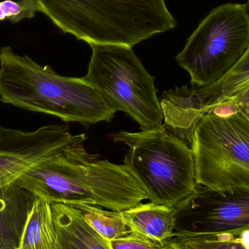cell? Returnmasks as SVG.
<instances>
[{
    "label": "cell",
    "instance_id": "1",
    "mask_svg": "<svg viewBox=\"0 0 249 249\" xmlns=\"http://www.w3.org/2000/svg\"><path fill=\"white\" fill-rule=\"evenodd\" d=\"M16 182L51 203L93 205L115 212L148 199L124 165L93 159L83 143L64 146L25 171Z\"/></svg>",
    "mask_w": 249,
    "mask_h": 249
},
{
    "label": "cell",
    "instance_id": "2",
    "mask_svg": "<svg viewBox=\"0 0 249 249\" xmlns=\"http://www.w3.org/2000/svg\"><path fill=\"white\" fill-rule=\"evenodd\" d=\"M0 100L64 122L95 124L116 113L83 77L59 75L9 46L0 49Z\"/></svg>",
    "mask_w": 249,
    "mask_h": 249
},
{
    "label": "cell",
    "instance_id": "3",
    "mask_svg": "<svg viewBox=\"0 0 249 249\" xmlns=\"http://www.w3.org/2000/svg\"><path fill=\"white\" fill-rule=\"evenodd\" d=\"M64 33L89 45L136 44L174 29L165 0H36Z\"/></svg>",
    "mask_w": 249,
    "mask_h": 249
},
{
    "label": "cell",
    "instance_id": "4",
    "mask_svg": "<svg viewBox=\"0 0 249 249\" xmlns=\"http://www.w3.org/2000/svg\"><path fill=\"white\" fill-rule=\"evenodd\" d=\"M113 136L128 146L124 165L151 203L175 209L193 194L197 182L192 148L164 124Z\"/></svg>",
    "mask_w": 249,
    "mask_h": 249
},
{
    "label": "cell",
    "instance_id": "5",
    "mask_svg": "<svg viewBox=\"0 0 249 249\" xmlns=\"http://www.w3.org/2000/svg\"><path fill=\"white\" fill-rule=\"evenodd\" d=\"M190 143L197 184L249 191V121L232 104L215 105L196 125Z\"/></svg>",
    "mask_w": 249,
    "mask_h": 249
},
{
    "label": "cell",
    "instance_id": "6",
    "mask_svg": "<svg viewBox=\"0 0 249 249\" xmlns=\"http://www.w3.org/2000/svg\"><path fill=\"white\" fill-rule=\"evenodd\" d=\"M90 46L92 55L85 80L112 109L130 115L142 130L160 127L164 116L155 79L132 48L117 45Z\"/></svg>",
    "mask_w": 249,
    "mask_h": 249
},
{
    "label": "cell",
    "instance_id": "7",
    "mask_svg": "<svg viewBox=\"0 0 249 249\" xmlns=\"http://www.w3.org/2000/svg\"><path fill=\"white\" fill-rule=\"evenodd\" d=\"M249 46L247 4L227 3L199 23L176 59L190 74L193 86L206 87L225 77Z\"/></svg>",
    "mask_w": 249,
    "mask_h": 249
},
{
    "label": "cell",
    "instance_id": "8",
    "mask_svg": "<svg viewBox=\"0 0 249 249\" xmlns=\"http://www.w3.org/2000/svg\"><path fill=\"white\" fill-rule=\"evenodd\" d=\"M174 209L176 232L218 234L249 231V190L219 191L197 184L193 194Z\"/></svg>",
    "mask_w": 249,
    "mask_h": 249
},
{
    "label": "cell",
    "instance_id": "9",
    "mask_svg": "<svg viewBox=\"0 0 249 249\" xmlns=\"http://www.w3.org/2000/svg\"><path fill=\"white\" fill-rule=\"evenodd\" d=\"M86 134L71 135L68 126L49 124L23 131L0 124V187L15 182L20 175L64 146L83 143Z\"/></svg>",
    "mask_w": 249,
    "mask_h": 249
},
{
    "label": "cell",
    "instance_id": "10",
    "mask_svg": "<svg viewBox=\"0 0 249 249\" xmlns=\"http://www.w3.org/2000/svg\"><path fill=\"white\" fill-rule=\"evenodd\" d=\"M36 198L16 181L0 187V249H18Z\"/></svg>",
    "mask_w": 249,
    "mask_h": 249
},
{
    "label": "cell",
    "instance_id": "11",
    "mask_svg": "<svg viewBox=\"0 0 249 249\" xmlns=\"http://www.w3.org/2000/svg\"><path fill=\"white\" fill-rule=\"evenodd\" d=\"M51 204L56 232L54 249H112L109 241L87 225L77 208Z\"/></svg>",
    "mask_w": 249,
    "mask_h": 249
},
{
    "label": "cell",
    "instance_id": "12",
    "mask_svg": "<svg viewBox=\"0 0 249 249\" xmlns=\"http://www.w3.org/2000/svg\"><path fill=\"white\" fill-rule=\"evenodd\" d=\"M130 232L139 234L165 246L175 235L176 211L174 208L155 203L137 205L122 211Z\"/></svg>",
    "mask_w": 249,
    "mask_h": 249
},
{
    "label": "cell",
    "instance_id": "13",
    "mask_svg": "<svg viewBox=\"0 0 249 249\" xmlns=\"http://www.w3.org/2000/svg\"><path fill=\"white\" fill-rule=\"evenodd\" d=\"M55 239L52 204L37 197L28 218L18 249H54Z\"/></svg>",
    "mask_w": 249,
    "mask_h": 249
},
{
    "label": "cell",
    "instance_id": "14",
    "mask_svg": "<svg viewBox=\"0 0 249 249\" xmlns=\"http://www.w3.org/2000/svg\"><path fill=\"white\" fill-rule=\"evenodd\" d=\"M168 244L180 249H249V231L218 234L175 232Z\"/></svg>",
    "mask_w": 249,
    "mask_h": 249
},
{
    "label": "cell",
    "instance_id": "15",
    "mask_svg": "<svg viewBox=\"0 0 249 249\" xmlns=\"http://www.w3.org/2000/svg\"><path fill=\"white\" fill-rule=\"evenodd\" d=\"M73 206L80 210L87 225L107 241L122 238L130 232L121 212L104 210L100 206L93 205L78 204Z\"/></svg>",
    "mask_w": 249,
    "mask_h": 249
},
{
    "label": "cell",
    "instance_id": "16",
    "mask_svg": "<svg viewBox=\"0 0 249 249\" xmlns=\"http://www.w3.org/2000/svg\"><path fill=\"white\" fill-rule=\"evenodd\" d=\"M249 82V46L236 65L222 80L212 86L197 88L206 101L209 112L212 107L229 97Z\"/></svg>",
    "mask_w": 249,
    "mask_h": 249
},
{
    "label": "cell",
    "instance_id": "17",
    "mask_svg": "<svg viewBox=\"0 0 249 249\" xmlns=\"http://www.w3.org/2000/svg\"><path fill=\"white\" fill-rule=\"evenodd\" d=\"M41 13L36 0H2L0 1V21L17 23L35 17Z\"/></svg>",
    "mask_w": 249,
    "mask_h": 249
},
{
    "label": "cell",
    "instance_id": "18",
    "mask_svg": "<svg viewBox=\"0 0 249 249\" xmlns=\"http://www.w3.org/2000/svg\"><path fill=\"white\" fill-rule=\"evenodd\" d=\"M112 249H160L163 246L134 232L109 241Z\"/></svg>",
    "mask_w": 249,
    "mask_h": 249
},
{
    "label": "cell",
    "instance_id": "19",
    "mask_svg": "<svg viewBox=\"0 0 249 249\" xmlns=\"http://www.w3.org/2000/svg\"><path fill=\"white\" fill-rule=\"evenodd\" d=\"M225 102L232 104L236 110L241 112L249 121V82L219 103Z\"/></svg>",
    "mask_w": 249,
    "mask_h": 249
},
{
    "label": "cell",
    "instance_id": "20",
    "mask_svg": "<svg viewBox=\"0 0 249 249\" xmlns=\"http://www.w3.org/2000/svg\"><path fill=\"white\" fill-rule=\"evenodd\" d=\"M160 249H180L177 248V247H174V246L171 245V244H167L165 246L162 247Z\"/></svg>",
    "mask_w": 249,
    "mask_h": 249
},
{
    "label": "cell",
    "instance_id": "21",
    "mask_svg": "<svg viewBox=\"0 0 249 249\" xmlns=\"http://www.w3.org/2000/svg\"><path fill=\"white\" fill-rule=\"evenodd\" d=\"M246 4H247V8H248L249 13V0H247V3Z\"/></svg>",
    "mask_w": 249,
    "mask_h": 249
}]
</instances>
